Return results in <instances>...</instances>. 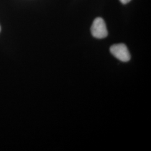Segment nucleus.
<instances>
[{"mask_svg":"<svg viewBox=\"0 0 151 151\" xmlns=\"http://www.w3.org/2000/svg\"><path fill=\"white\" fill-rule=\"evenodd\" d=\"M1 26H0V32H1Z\"/></svg>","mask_w":151,"mask_h":151,"instance_id":"obj_4","label":"nucleus"},{"mask_svg":"<svg viewBox=\"0 0 151 151\" xmlns=\"http://www.w3.org/2000/svg\"><path fill=\"white\" fill-rule=\"evenodd\" d=\"M91 32L92 36L97 39H103L108 36L106 25L101 17H97L94 20L91 27Z\"/></svg>","mask_w":151,"mask_h":151,"instance_id":"obj_1","label":"nucleus"},{"mask_svg":"<svg viewBox=\"0 0 151 151\" xmlns=\"http://www.w3.org/2000/svg\"><path fill=\"white\" fill-rule=\"evenodd\" d=\"M110 50L114 56L123 62L129 61L131 58L128 48L124 44H117L112 45Z\"/></svg>","mask_w":151,"mask_h":151,"instance_id":"obj_2","label":"nucleus"},{"mask_svg":"<svg viewBox=\"0 0 151 151\" xmlns=\"http://www.w3.org/2000/svg\"><path fill=\"white\" fill-rule=\"evenodd\" d=\"M131 0H120V1L123 4H127L129 3Z\"/></svg>","mask_w":151,"mask_h":151,"instance_id":"obj_3","label":"nucleus"}]
</instances>
